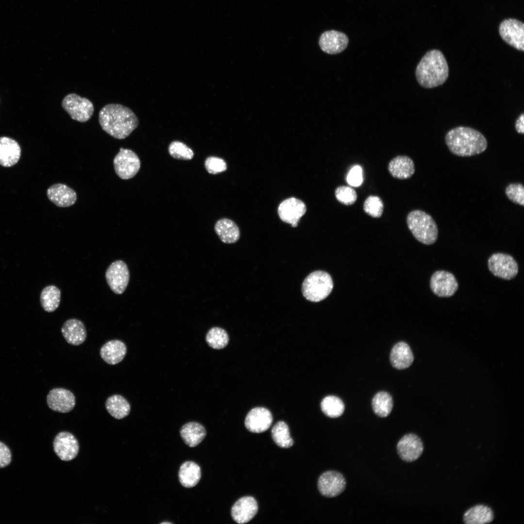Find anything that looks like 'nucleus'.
Wrapping results in <instances>:
<instances>
[{
	"label": "nucleus",
	"instance_id": "obj_37",
	"mask_svg": "<svg viewBox=\"0 0 524 524\" xmlns=\"http://www.w3.org/2000/svg\"><path fill=\"white\" fill-rule=\"evenodd\" d=\"M168 152L174 158L189 160L193 158V150L185 144L178 141L171 142L168 147Z\"/></svg>",
	"mask_w": 524,
	"mask_h": 524
},
{
	"label": "nucleus",
	"instance_id": "obj_19",
	"mask_svg": "<svg viewBox=\"0 0 524 524\" xmlns=\"http://www.w3.org/2000/svg\"><path fill=\"white\" fill-rule=\"evenodd\" d=\"M305 203L295 197L283 200L279 205L278 213L280 219L288 224L298 223L306 212Z\"/></svg>",
	"mask_w": 524,
	"mask_h": 524
},
{
	"label": "nucleus",
	"instance_id": "obj_38",
	"mask_svg": "<svg viewBox=\"0 0 524 524\" xmlns=\"http://www.w3.org/2000/svg\"><path fill=\"white\" fill-rule=\"evenodd\" d=\"M334 194L340 203L347 206L354 204L358 198L356 191L352 187L345 185L337 187Z\"/></svg>",
	"mask_w": 524,
	"mask_h": 524
},
{
	"label": "nucleus",
	"instance_id": "obj_25",
	"mask_svg": "<svg viewBox=\"0 0 524 524\" xmlns=\"http://www.w3.org/2000/svg\"><path fill=\"white\" fill-rule=\"evenodd\" d=\"M413 359L410 347L405 342L397 343L391 350L390 361L396 369L401 370L408 368L412 364Z\"/></svg>",
	"mask_w": 524,
	"mask_h": 524
},
{
	"label": "nucleus",
	"instance_id": "obj_6",
	"mask_svg": "<svg viewBox=\"0 0 524 524\" xmlns=\"http://www.w3.org/2000/svg\"><path fill=\"white\" fill-rule=\"evenodd\" d=\"M62 106L72 119L80 122L88 121L94 111L93 104L90 100L75 93L65 96Z\"/></svg>",
	"mask_w": 524,
	"mask_h": 524
},
{
	"label": "nucleus",
	"instance_id": "obj_18",
	"mask_svg": "<svg viewBox=\"0 0 524 524\" xmlns=\"http://www.w3.org/2000/svg\"><path fill=\"white\" fill-rule=\"evenodd\" d=\"M258 509V504L254 497L244 496L238 499L233 505L231 515L235 522L243 524L252 519Z\"/></svg>",
	"mask_w": 524,
	"mask_h": 524
},
{
	"label": "nucleus",
	"instance_id": "obj_36",
	"mask_svg": "<svg viewBox=\"0 0 524 524\" xmlns=\"http://www.w3.org/2000/svg\"><path fill=\"white\" fill-rule=\"evenodd\" d=\"M384 207L382 200L377 196H369L364 200L363 204L364 212L371 217L376 218L382 216Z\"/></svg>",
	"mask_w": 524,
	"mask_h": 524
},
{
	"label": "nucleus",
	"instance_id": "obj_15",
	"mask_svg": "<svg viewBox=\"0 0 524 524\" xmlns=\"http://www.w3.org/2000/svg\"><path fill=\"white\" fill-rule=\"evenodd\" d=\"M397 453L403 460L413 462L421 456L424 446L421 439L414 434L404 436L397 445Z\"/></svg>",
	"mask_w": 524,
	"mask_h": 524
},
{
	"label": "nucleus",
	"instance_id": "obj_12",
	"mask_svg": "<svg viewBox=\"0 0 524 524\" xmlns=\"http://www.w3.org/2000/svg\"><path fill=\"white\" fill-rule=\"evenodd\" d=\"M317 486L319 492L323 496L334 497L344 491L346 482L344 476L340 473L329 471L320 476Z\"/></svg>",
	"mask_w": 524,
	"mask_h": 524
},
{
	"label": "nucleus",
	"instance_id": "obj_30",
	"mask_svg": "<svg viewBox=\"0 0 524 524\" xmlns=\"http://www.w3.org/2000/svg\"><path fill=\"white\" fill-rule=\"evenodd\" d=\"M108 412L116 419H122L127 416L131 411V405L122 395L114 394L109 396L105 404Z\"/></svg>",
	"mask_w": 524,
	"mask_h": 524
},
{
	"label": "nucleus",
	"instance_id": "obj_40",
	"mask_svg": "<svg viewBox=\"0 0 524 524\" xmlns=\"http://www.w3.org/2000/svg\"><path fill=\"white\" fill-rule=\"evenodd\" d=\"M205 166L207 171L212 174H217L227 169L225 161L218 157L211 156L206 159Z\"/></svg>",
	"mask_w": 524,
	"mask_h": 524
},
{
	"label": "nucleus",
	"instance_id": "obj_26",
	"mask_svg": "<svg viewBox=\"0 0 524 524\" xmlns=\"http://www.w3.org/2000/svg\"><path fill=\"white\" fill-rule=\"evenodd\" d=\"M494 513L488 506L479 504L471 507L463 514V520L466 524H483L493 521Z\"/></svg>",
	"mask_w": 524,
	"mask_h": 524
},
{
	"label": "nucleus",
	"instance_id": "obj_3",
	"mask_svg": "<svg viewBox=\"0 0 524 524\" xmlns=\"http://www.w3.org/2000/svg\"><path fill=\"white\" fill-rule=\"evenodd\" d=\"M449 75L448 65L443 54L439 50L427 51L417 66L415 76L418 83L426 88L443 84Z\"/></svg>",
	"mask_w": 524,
	"mask_h": 524
},
{
	"label": "nucleus",
	"instance_id": "obj_7",
	"mask_svg": "<svg viewBox=\"0 0 524 524\" xmlns=\"http://www.w3.org/2000/svg\"><path fill=\"white\" fill-rule=\"evenodd\" d=\"M116 175L121 179L133 178L140 168V161L137 154L129 149L120 148L113 161Z\"/></svg>",
	"mask_w": 524,
	"mask_h": 524
},
{
	"label": "nucleus",
	"instance_id": "obj_8",
	"mask_svg": "<svg viewBox=\"0 0 524 524\" xmlns=\"http://www.w3.org/2000/svg\"><path fill=\"white\" fill-rule=\"evenodd\" d=\"M488 268L491 272L499 278L510 280L518 273V265L511 255L503 253L493 254L489 259Z\"/></svg>",
	"mask_w": 524,
	"mask_h": 524
},
{
	"label": "nucleus",
	"instance_id": "obj_16",
	"mask_svg": "<svg viewBox=\"0 0 524 524\" xmlns=\"http://www.w3.org/2000/svg\"><path fill=\"white\" fill-rule=\"evenodd\" d=\"M272 422V415L268 409L256 407L251 409L246 415L245 425L249 431L260 433L267 430Z\"/></svg>",
	"mask_w": 524,
	"mask_h": 524
},
{
	"label": "nucleus",
	"instance_id": "obj_31",
	"mask_svg": "<svg viewBox=\"0 0 524 524\" xmlns=\"http://www.w3.org/2000/svg\"><path fill=\"white\" fill-rule=\"evenodd\" d=\"M40 303L43 309L51 312L59 307L61 301V291L54 285L44 288L40 294Z\"/></svg>",
	"mask_w": 524,
	"mask_h": 524
},
{
	"label": "nucleus",
	"instance_id": "obj_14",
	"mask_svg": "<svg viewBox=\"0 0 524 524\" xmlns=\"http://www.w3.org/2000/svg\"><path fill=\"white\" fill-rule=\"evenodd\" d=\"M47 403L49 408L53 411L67 413L74 409L76 398L70 391L63 388H55L48 394Z\"/></svg>",
	"mask_w": 524,
	"mask_h": 524
},
{
	"label": "nucleus",
	"instance_id": "obj_43",
	"mask_svg": "<svg viewBox=\"0 0 524 524\" xmlns=\"http://www.w3.org/2000/svg\"><path fill=\"white\" fill-rule=\"evenodd\" d=\"M515 127L516 131L521 134L524 132V115L522 113L516 121Z\"/></svg>",
	"mask_w": 524,
	"mask_h": 524
},
{
	"label": "nucleus",
	"instance_id": "obj_29",
	"mask_svg": "<svg viewBox=\"0 0 524 524\" xmlns=\"http://www.w3.org/2000/svg\"><path fill=\"white\" fill-rule=\"evenodd\" d=\"M179 478L180 484L185 488H192L199 481L201 472L199 466L193 461H186L180 467Z\"/></svg>",
	"mask_w": 524,
	"mask_h": 524
},
{
	"label": "nucleus",
	"instance_id": "obj_39",
	"mask_svg": "<svg viewBox=\"0 0 524 524\" xmlns=\"http://www.w3.org/2000/svg\"><path fill=\"white\" fill-rule=\"evenodd\" d=\"M505 193L508 198L512 202L524 206V187L520 183L509 184L506 188Z\"/></svg>",
	"mask_w": 524,
	"mask_h": 524
},
{
	"label": "nucleus",
	"instance_id": "obj_35",
	"mask_svg": "<svg viewBox=\"0 0 524 524\" xmlns=\"http://www.w3.org/2000/svg\"><path fill=\"white\" fill-rule=\"evenodd\" d=\"M206 341L211 347L221 349L228 344L229 337L225 329L219 327H213L207 332Z\"/></svg>",
	"mask_w": 524,
	"mask_h": 524
},
{
	"label": "nucleus",
	"instance_id": "obj_44",
	"mask_svg": "<svg viewBox=\"0 0 524 524\" xmlns=\"http://www.w3.org/2000/svg\"><path fill=\"white\" fill-rule=\"evenodd\" d=\"M161 524H171V523L168 522H163Z\"/></svg>",
	"mask_w": 524,
	"mask_h": 524
},
{
	"label": "nucleus",
	"instance_id": "obj_22",
	"mask_svg": "<svg viewBox=\"0 0 524 524\" xmlns=\"http://www.w3.org/2000/svg\"><path fill=\"white\" fill-rule=\"evenodd\" d=\"M61 332L67 343L73 345L81 344L87 336L84 324L75 318L66 320L61 328Z\"/></svg>",
	"mask_w": 524,
	"mask_h": 524
},
{
	"label": "nucleus",
	"instance_id": "obj_32",
	"mask_svg": "<svg viewBox=\"0 0 524 524\" xmlns=\"http://www.w3.org/2000/svg\"><path fill=\"white\" fill-rule=\"evenodd\" d=\"M271 434L273 441L280 447L288 448L294 444L289 427L283 421H278L276 423L272 429Z\"/></svg>",
	"mask_w": 524,
	"mask_h": 524
},
{
	"label": "nucleus",
	"instance_id": "obj_17",
	"mask_svg": "<svg viewBox=\"0 0 524 524\" xmlns=\"http://www.w3.org/2000/svg\"><path fill=\"white\" fill-rule=\"evenodd\" d=\"M349 40L343 33L330 30L324 32L319 40V46L324 52L336 54L344 51L348 44Z\"/></svg>",
	"mask_w": 524,
	"mask_h": 524
},
{
	"label": "nucleus",
	"instance_id": "obj_2",
	"mask_svg": "<svg viewBox=\"0 0 524 524\" xmlns=\"http://www.w3.org/2000/svg\"><path fill=\"white\" fill-rule=\"evenodd\" d=\"M445 142L450 151L460 157H469L483 152L488 142L479 131L472 128L458 126L449 131Z\"/></svg>",
	"mask_w": 524,
	"mask_h": 524
},
{
	"label": "nucleus",
	"instance_id": "obj_21",
	"mask_svg": "<svg viewBox=\"0 0 524 524\" xmlns=\"http://www.w3.org/2000/svg\"><path fill=\"white\" fill-rule=\"evenodd\" d=\"M21 148L18 143L8 137H0V165L5 167H11L19 161Z\"/></svg>",
	"mask_w": 524,
	"mask_h": 524
},
{
	"label": "nucleus",
	"instance_id": "obj_28",
	"mask_svg": "<svg viewBox=\"0 0 524 524\" xmlns=\"http://www.w3.org/2000/svg\"><path fill=\"white\" fill-rule=\"evenodd\" d=\"M214 230L221 241L226 244H233L239 239L240 230L237 225L228 218L218 220L214 226Z\"/></svg>",
	"mask_w": 524,
	"mask_h": 524
},
{
	"label": "nucleus",
	"instance_id": "obj_11",
	"mask_svg": "<svg viewBox=\"0 0 524 524\" xmlns=\"http://www.w3.org/2000/svg\"><path fill=\"white\" fill-rule=\"evenodd\" d=\"M430 288L436 295L448 297L453 295L458 289V282L454 275L444 270L437 271L432 275Z\"/></svg>",
	"mask_w": 524,
	"mask_h": 524
},
{
	"label": "nucleus",
	"instance_id": "obj_4",
	"mask_svg": "<svg viewBox=\"0 0 524 524\" xmlns=\"http://www.w3.org/2000/svg\"><path fill=\"white\" fill-rule=\"evenodd\" d=\"M406 221L409 229L419 242L426 245L436 242L438 228L430 215L423 211L415 210L408 214Z\"/></svg>",
	"mask_w": 524,
	"mask_h": 524
},
{
	"label": "nucleus",
	"instance_id": "obj_10",
	"mask_svg": "<svg viewBox=\"0 0 524 524\" xmlns=\"http://www.w3.org/2000/svg\"><path fill=\"white\" fill-rule=\"evenodd\" d=\"M499 32L502 39L507 44L518 50H524L523 22L514 18L507 19L501 23Z\"/></svg>",
	"mask_w": 524,
	"mask_h": 524
},
{
	"label": "nucleus",
	"instance_id": "obj_24",
	"mask_svg": "<svg viewBox=\"0 0 524 524\" xmlns=\"http://www.w3.org/2000/svg\"><path fill=\"white\" fill-rule=\"evenodd\" d=\"M127 346L123 342L112 340L107 342L100 348L101 359L107 364L115 365L120 362L127 353Z\"/></svg>",
	"mask_w": 524,
	"mask_h": 524
},
{
	"label": "nucleus",
	"instance_id": "obj_34",
	"mask_svg": "<svg viewBox=\"0 0 524 524\" xmlns=\"http://www.w3.org/2000/svg\"><path fill=\"white\" fill-rule=\"evenodd\" d=\"M321 408L323 413L330 418H337L343 414L344 410V405L339 397L329 395L325 397L321 403Z\"/></svg>",
	"mask_w": 524,
	"mask_h": 524
},
{
	"label": "nucleus",
	"instance_id": "obj_5",
	"mask_svg": "<svg viewBox=\"0 0 524 524\" xmlns=\"http://www.w3.org/2000/svg\"><path fill=\"white\" fill-rule=\"evenodd\" d=\"M333 282L330 275L325 271L318 270L310 273L304 279L302 285L303 296L308 300L320 302L331 292Z\"/></svg>",
	"mask_w": 524,
	"mask_h": 524
},
{
	"label": "nucleus",
	"instance_id": "obj_41",
	"mask_svg": "<svg viewBox=\"0 0 524 524\" xmlns=\"http://www.w3.org/2000/svg\"><path fill=\"white\" fill-rule=\"evenodd\" d=\"M347 181L349 184L354 187H358L361 184L362 169L360 166L356 165L350 170L347 177Z\"/></svg>",
	"mask_w": 524,
	"mask_h": 524
},
{
	"label": "nucleus",
	"instance_id": "obj_42",
	"mask_svg": "<svg viewBox=\"0 0 524 524\" xmlns=\"http://www.w3.org/2000/svg\"><path fill=\"white\" fill-rule=\"evenodd\" d=\"M12 459L11 452L9 447L0 442V468L8 466Z\"/></svg>",
	"mask_w": 524,
	"mask_h": 524
},
{
	"label": "nucleus",
	"instance_id": "obj_13",
	"mask_svg": "<svg viewBox=\"0 0 524 524\" xmlns=\"http://www.w3.org/2000/svg\"><path fill=\"white\" fill-rule=\"evenodd\" d=\"M53 449L60 459L68 461L77 457L79 445L77 439L73 434L63 431L59 433L55 437Z\"/></svg>",
	"mask_w": 524,
	"mask_h": 524
},
{
	"label": "nucleus",
	"instance_id": "obj_23",
	"mask_svg": "<svg viewBox=\"0 0 524 524\" xmlns=\"http://www.w3.org/2000/svg\"><path fill=\"white\" fill-rule=\"evenodd\" d=\"M415 164L409 157L398 155L393 158L389 163L388 170L391 175L399 180H406L411 178L415 172Z\"/></svg>",
	"mask_w": 524,
	"mask_h": 524
},
{
	"label": "nucleus",
	"instance_id": "obj_9",
	"mask_svg": "<svg viewBox=\"0 0 524 524\" xmlns=\"http://www.w3.org/2000/svg\"><path fill=\"white\" fill-rule=\"evenodd\" d=\"M105 278L114 293L117 295L123 294L130 279V272L126 263L122 260H116L112 262L106 271Z\"/></svg>",
	"mask_w": 524,
	"mask_h": 524
},
{
	"label": "nucleus",
	"instance_id": "obj_20",
	"mask_svg": "<svg viewBox=\"0 0 524 524\" xmlns=\"http://www.w3.org/2000/svg\"><path fill=\"white\" fill-rule=\"evenodd\" d=\"M47 195L49 200L59 207H70L77 200L75 191L62 183H55L49 186L47 189Z\"/></svg>",
	"mask_w": 524,
	"mask_h": 524
},
{
	"label": "nucleus",
	"instance_id": "obj_33",
	"mask_svg": "<svg viewBox=\"0 0 524 524\" xmlns=\"http://www.w3.org/2000/svg\"><path fill=\"white\" fill-rule=\"evenodd\" d=\"M393 406L392 397L385 392L377 393L372 400V407L375 413L380 417H386L391 413Z\"/></svg>",
	"mask_w": 524,
	"mask_h": 524
},
{
	"label": "nucleus",
	"instance_id": "obj_1",
	"mask_svg": "<svg viewBox=\"0 0 524 524\" xmlns=\"http://www.w3.org/2000/svg\"><path fill=\"white\" fill-rule=\"evenodd\" d=\"M98 121L103 130L117 139L129 136L139 124L138 117L131 109L115 103L107 104L100 110Z\"/></svg>",
	"mask_w": 524,
	"mask_h": 524
},
{
	"label": "nucleus",
	"instance_id": "obj_27",
	"mask_svg": "<svg viewBox=\"0 0 524 524\" xmlns=\"http://www.w3.org/2000/svg\"><path fill=\"white\" fill-rule=\"evenodd\" d=\"M180 434L187 445L194 447L203 440L206 435V431L200 424L191 422L184 424L181 427Z\"/></svg>",
	"mask_w": 524,
	"mask_h": 524
}]
</instances>
